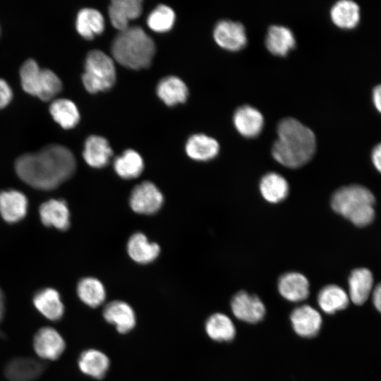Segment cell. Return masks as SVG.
Returning <instances> with one entry per match:
<instances>
[{
	"label": "cell",
	"mask_w": 381,
	"mask_h": 381,
	"mask_svg": "<svg viewBox=\"0 0 381 381\" xmlns=\"http://www.w3.org/2000/svg\"><path fill=\"white\" fill-rule=\"evenodd\" d=\"M231 309L235 318L250 324L262 321L266 314V308L262 300L245 291H240L232 297Z\"/></svg>",
	"instance_id": "52a82bcc"
},
{
	"label": "cell",
	"mask_w": 381,
	"mask_h": 381,
	"mask_svg": "<svg viewBox=\"0 0 381 381\" xmlns=\"http://www.w3.org/2000/svg\"><path fill=\"white\" fill-rule=\"evenodd\" d=\"M371 296L375 308L381 314V282L373 288Z\"/></svg>",
	"instance_id": "74e56055"
},
{
	"label": "cell",
	"mask_w": 381,
	"mask_h": 381,
	"mask_svg": "<svg viewBox=\"0 0 381 381\" xmlns=\"http://www.w3.org/2000/svg\"><path fill=\"white\" fill-rule=\"evenodd\" d=\"M330 18L339 28L350 30L356 28L360 22L359 6L350 0H341L334 4L330 9Z\"/></svg>",
	"instance_id": "d4e9b609"
},
{
	"label": "cell",
	"mask_w": 381,
	"mask_h": 381,
	"mask_svg": "<svg viewBox=\"0 0 381 381\" xmlns=\"http://www.w3.org/2000/svg\"><path fill=\"white\" fill-rule=\"evenodd\" d=\"M158 97L168 106L183 103L187 99L188 90L183 81L176 76L162 78L157 85Z\"/></svg>",
	"instance_id": "484cf974"
},
{
	"label": "cell",
	"mask_w": 381,
	"mask_h": 381,
	"mask_svg": "<svg viewBox=\"0 0 381 381\" xmlns=\"http://www.w3.org/2000/svg\"><path fill=\"white\" fill-rule=\"evenodd\" d=\"M141 13L140 0H114L109 6L110 22L119 31L128 28L129 21L138 18Z\"/></svg>",
	"instance_id": "2e32d148"
},
{
	"label": "cell",
	"mask_w": 381,
	"mask_h": 381,
	"mask_svg": "<svg viewBox=\"0 0 381 381\" xmlns=\"http://www.w3.org/2000/svg\"><path fill=\"white\" fill-rule=\"evenodd\" d=\"M65 346L61 335L50 327L40 328L34 336V350L43 360L57 359L64 352Z\"/></svg>",
	"instance_id": "30bf717a"
},
{
	"label": "cell",
	"mask_w": 381,
	"mask_h": 381,
	"mask_svg": "<svg viewBox=\"0 0 381 381\" xmlns=\"http://www.w3.org/2000/svg\"><path fill=\"white\" fill-rule=\"evenodd\" d=\"M112 155V149L106 138L91 135L85 140L83 157L90 167L97 169L105 167Z\"/></svg>",
	"instance_id": "ac0fdd59"
},
{
	"label": "cell",
	"mask_w": 381,
	"mask_h": 381,
	"mask_svg": "<svg viewBox=\"0 0 381 381\" xmlns=\"http://www.w3.org/2000/svg\"><path fill=\"white\" fill-rule=\"evenodd\" d=\"M277 133L272 155L277 162L298 168L311 159L316 150V138L310 128L296 119L285 118L279 122Z\"/></svg>",
	"instance_id": "7a4b0ae2"
},
{
	"label": "cell",
	"mask_w": 381,
	"mask_h": 381,
	"mask_svg": "<svg viewBox=\"0 0 381 381\" xmlns=\"http://www.w3.org/2000/svg\"><path fill=\"white\" fill-rule=\"evenodd\" d=\"M82 81L90 93L105 91L116 81V68L111 57L100 50L90 52L85 59Z\"/></svg>",
	"instance_id": "5b68a950"
},
{
	"label": "cell",
	"mask_w": 381,
	"mask_h": 381,
	"mask_svg": "<svg viewBox=\"0 0 381 381\" xmlns=\"http://www.w3.org/2000/svg\"><path fill=\"white\" fill-rule=\"evenodd\" d=\"M77 294L84 303L92 308L101 305L106 297L102 283L94 277L82 279L78 284Z\"/></svg>",
	"instance_id": "d6a6232c"
},
{
	"label": "cell",
	"mask_w": 381,
	"mask_h": 381,
	"mask_svg": "<svg viewBox=\"0 0 381 381\" xmlns=\"http://www.w3.org/2000/svg\"><path fill=\"white\" fill-rule=\"evenodd\" d=\"M144 162L140 155L133 150H126L114 161V169L123 179H133L140 175Z\"/></svg>",
	"instance_id": "1f68e13d"
},
{
	"label": "cell",
	"mask_w": 381,
	"mask_h": 381,
	"mask_svg": "<svg viewBox=\"0 0 381 381\" xmlns=\"http://www.w3.org/2000/svg\"><path fill=\"white\" fill-rule=\"evenodd\" d=\"M127 252L133 261L139 264H147L158 257L160 248L157 243L150 242L145 235L138 232L129 238Z\"/></svg>",
	"instance_id": "603a6c76"
},
{
	"label": "cell",
	"mask_w": 381,
	"mask_h": 381,
	"mask_svg": "<svg viewBox=\"0 0 381 381\" xmlns=\"http://www.w3.org/2000/svg\"><path fill=\"white\" fill-rule=\"evenodd\" d=\"M45 370V363L27 357L11 360L6 365L5 375L10 381H35Z\"/></svg>",
	"instance_id": "8fae6325"
},
{
	"label": "cell",
	"mask_w": 381,
	"mask_h": 381,
	"mask_svg": "<svg viewBox=\"0 0 381 381\" xmlns=\"http://www.w3.org/2000/svg\"><path fill=\"white\" fill-rule=\"evenodd\" d=\"M213 37L220 47L231 52L239 51L247 44L245 28L239 22L229 20L219 21L214 26Z\"/></svg>",
	"instance_id": "9c48e42d"
},
{
	"label": "cell",
	"mask_w": 381,
	"mask_h": 381,
	"mask_svg": "<svg viewBox=\"0 0 381 381\" xmlns=\"http://www.w3.org/2000/svg\"><path fill=\"white\" fill-rule=\"evenodd\" d=\"M265 46L272 54L285 56L296 46V39L292 31L283 25H273L265 37Z\"/></svg>",
	"instance_id": "44dd1931"
},
{
	"label": "cell",
	"mask_w": 381,
	"mask_h": 381,
	"mask_svg": "<svg viewBox=\"0 0 381 381\" xmlns=\"http://www.w3.org/2000/svg\"><path fill=\"white\" fill-rule=\"evenodd\" d=\"M261 195L267 202L277 203L289 194L287 181L280 174L270 172L265 174L260 183Z\"/></svg>",
	"instance_id": "f1b7e54d"
},
{
	"label": "cell",
	"mask_w": 381,
	"mask_h": 381,
	"mask_svg": "<svg viewBox=\"0 0 381 381\" xmlns=\"http://www.w3.org/2000/svg\"><path fill=\"white\" fill-rule=\"evenodd\" d=\"M317 302L320 310L329 315L346 309L350 302L348 293L341 286L329 284L318 292Z\"/></svg>",
	"instance_id": "7402d4cb"
},
{
	"label": "cell",
	"mask_w": 381,
	"mask_h": 381,
	"mask_svg": "<svg viewBox=\"0 0 381 381\" xmlns=\"http://www.w3.org/2000/svg\"><path fill=\"white\" fill-rule=\"evenodd\" d=\"M277 287L280 295L290 302L303 301L310 294L308 279L297 272L283 274L278 279Z\"/></svg>",
	"instance_id": "7c38bea8"
},
{
	"label": "cell",
	"mask_w": 381,
	"mask_h": 381,
	"mask_svg": "<svg viewBox=\"0 0 381 381\" xmlns=\"http://www.w3.org/2000/svg\"><path fill=\"white\" fill-rule=\"evenodd\" d=\"M28 199L20 191L8 190L0 192V214L8 223L21 220L27 214Z\"/></svg>",
	"instance_id": "9a60e30c"
},
{
	"label": "cell",
	"mask_w": 381,
	"mask_h": 381,
	"mask_svg": "<svg viewBox=\"0 0 381 381\" xmlns=\"http://www.w3.org/2000/svg\"><path fill=\"white\" fill-rule=\"evenodd\" d=\"M42 68L36 61L27 59L20 68V80L23 89L28 94L36 96Z\"/></svg>",
	"instance_id": "d590c367"
},
{
	"label": "cell",
	"mask_w": 381,
	"mask_h": 381,
	"mask_svg": "<svg viewBox=\"0 0 381 381\" xmlns=\"http://www.w3.org/2000/svg\"><path fill=\"white\" fill-rule=\"evenodd\" d=\"M40 216L42 222L47 226L66 230L70 226V212L63 200L51 199L41 205Z\"/></svg>",
	"instance_id": "d6986e66"
},
{
	"label": "cell",
	"mask_w": 381,
	"mask_h": 381,
	"mask_svg": "<svg viewBox=\"0 0 381 381\" xmlns=\"http://www.w3.org/2000/svg\"><path fill=\"white\" fill-rule=\"evenodd\" d=\"M49 112L54 120L65 129L75 127L79 122L80 113L73 102L65 98L52 101Z\"/></svg>",
	"instance_id": "f546056e"
},
{
	"label": "cell",
	"mask_w": 381,
	"mask_h": 381,
	"mask_svg": "<svg viewBox=\"0 0 381 381\" xmlns=\"http://www.w3.org/2000/svg\"><path fill=\"white\" fill-rule=\"evenodd\" d=\"M104 319L114 324L118 332L126 333L135 325V315L133 308L121 301H114L108 303L103 312Z\"/></svg>",
	"instance_id": "ffe728a7"
},
{
	"label": "cell",
	"mask_w": 381,
	"mask_h": 381,
	"mask_svg": "<svg viewBox=\"0 0 381 381\" xmlns=\"http://www.w3.org/2000/svg\"><path fill=\"white\" fill-rule=\"evenodd\" d=\"M375 202V197L368 188L355 184L336 190L331 199V206L354 225L365 226L374 219Z\"/></svg>",
	"instance_id": "277c9868"
},
{
	"label": "cell",
	"mask_w": 381,
	"mask_h": 381,
	"mask_svg": "<svg viewBox=\"0 0 381 381\" xmlns=\"http://www.w3.org/2000/svg\"><path fill=\"white\" fill-rule=\"evenodd\" d=\"M164 196L159 189L150 181H143L136 185L130 196V206L136 213L152 214L162 206Z\"/></svg>",
	"instance_id": "8992f818"
},
{
	"label": "cell",
	"mask_w": 381,
	"mask_h": 381,
	"mask_svg": "<svg viewBox=\"0 0 381 381\" xmlns=\"http://www.w3.org/2000/svg\"><path fill=\"white\" fill-rule=\"evenodd\" d=\"M109 365L108 357L96 349L83 351L78 360V366L85 375L101 379L106 374Z\"/></svg>",
	"instance_id": "4dcf8cb0"
},
{
	"label": "cell",
	"mask_w": 381,
	"mask_h": 381,
	"mask_svg": "<svg viewBox=\"0 0 381 381\" xmlns=\"http://www.w3.org/2000/svg\"><path fill=\"white\" fill-rule=\"evenodd\" d=\"M33 304L38 312L49 320H60L64 312L59 292L52 288L39 290L33 296Z\"/></svg>",
	"instance_id": "e0dca14e"
},
{
	"label": "cell",
	"mask_w": 381,
	"mask_h": 381,
	"mask_svg": "<svg viewBox=\"0 0 381 381\" xmlns=\"http://www.w3.org/2000/svg\"><path fill=\"white\" fill-rule=\"evenodd\" d=\"M205 331L210 338L216 341H231L236 334L232 320L226 314L216 313L205 322Z\"/></svg>",
	"instance_id": "83f0119b"
},
{
	"label": "cell",
	"mask_w": 381,
	"mask_h": 381,
	"mask_svg": "<svg viewBox=\"0 0 381 381\" xmlns=\"http://www.w3.org/2000/svg\"><path fill=\"white\" fill-rule=\"evenodd\" d=\"M76 162L72 152L58 144L19 157L15 163L18 177L30 186L42 190L57 188L73 176Z\"/></svg>",
	"instance_id": "6da1fadb"
},
{
	"label": "cell",
	"mask_w": 381,
	"mask_h": 381,
	"mask_svg": "<svg viewBox=\"0 0 381 381\" xmlns=\"http://www.w3.org/2000/svg\"><path fill=\"white\" fill-rule=\"evenodd\" d=\"M371 159L374 167L381 174V143L373 149Z\"/></svg>",
	"instance_id": "f35d334b"
},
{
	"label": "cell",
	"mask_w": 381,
	"mask_h": 381,
	"mask_svg": "<svg viewBox=\"0 0 381 381\" xmlns=\"http://www.w3.org/2000/svg\"><path fill=\"white\" fill-rule=\"evenodd\" d=\"M373 276L367 268L353 270L348 279L350 301L355 305L364 304L372 294L373 290Z\"/></svg>",
	"instance_id": "5bb4252c"
},
{
	"label": "cell",
	"mask_w": 381,
	"mask_h": 381,
	"mask_svg": "<svg viewBox=\"0 0 381 381\" xmlns=\"http://www.w3.org/2000/svg\"><path fill=\"white\" fill-rule=\"evenodd\" d=\"M290 321L295 333L303 338L315 337L322 325L320 313L308 304L295 308L290 314Z\"/></svg>",
	"instance_id": "ba28073f"
},
{
	"label": "cell",
	"mask_w": 381,
	"mask_h": 381,
	"mask_svg": "<svg viewBox=\"0 0 381 381\" xmlns=\"http://www.w3.org/2000/svg\"><path fill=\"white\" fill-rule=\"evenodd\" d=\"M155 53L153 40L138 26L120 31L111 45V54L121 66L139 70L149 67Z\"/></svg>",
	"instance_id": "3957f363"
},
{
	"label": "cell",
	"mask_w": 381,
	"mask_h": 381,
	"mask_svg": "<svg viewBox=\"0 0 381 381\" xmlns=\"http://www.w3.org/2000/svg\"><path fill=\"white\" fill-rule=\"evenodd\" d=\"M219 145L213 138L198 133L191 135L186 144L188 156L196 161H208L219 153Z\"/></svg>",
	"instance_id": "cb8c5ba5"
},
{
	"label": "cell",
	"mask_w": 381,
	"mask_h": 381,
	"mask_svg": "<svg viewBox=\"0 0 381 381\" xmlns=\"http://www.w3.org/2000/svg\"><path fill=\"white\" fill-rule=\"evenodd\" d=\"M233 123L236 131L246 138H255L262 131L264 117L256 108L243 105L235 111Z\"/></svg>",
	"instance_id": "4fadbf2b"
},
{
	"label": "cell",
	"mask_w": 381,
	"mask_h": 381,
	"mask_svg": "<svg viewBox=\"0 0 381 381\" xmlns=\"http://www.w3.org/2000/svg\"><path fill=\"white\" fill-rule=\"evenodd\" d=\"M59 76L49 68H42L36 96L43 101L52 99L61 90Z\"/></svg>",
	"instance_id": "e575fe53"
},
{
	"label": "cell",
	"mask_w": 381,
	"mask_h": 381,
	"mask_svg": "<svg viewBox=\"0 0 381 381\" xmlns=\"http://www.w3.org/2000/svg\"><path fill=\"white\" fill-rule=\"evenodd\" d=\"M13 97V91L9 84L0 78V109L7 106Z\"/></svg>",
	"instance_id": "8d00e7d4"
},
{
	"label": "cell",
	"mask_w": 381,
	"mask_h": 381,
	"mask_svg": "<svg viewBox=\"0 0 381 381\" xmlns=\"http://www.w3.org/2000/svg\"><path fill=\"white\" fill-rule=\"evenodd\" d=\"M175 18L174 11L169 6L161 4L149 14L147 23L154 32H165L173 27Z\"/></svg>",
	"instance_id": "836d02e7"
},
{
	"label": "cell",
	"mask_w": 381,
	"mask_h": 381,
	"mask_svg": "<svg viewBox=\"0 0 381 381\" xmlns=\"http://www.w3.org/2000/svg\"><path fill=\"white\" fill-rule=\"evenodd\" d=\"M372 99L374 107L381 114V84L375 86L373 90Z\"/></svg>",
	"instance_id": "ab89813d"
},
{
	"label": "cell",
	"mask_w": 381,
	"mask_h": 381,
	"mask_svg": "<svg viewBox=\"0 0 381 381\" xmlns=\"http://www.w3.org/2000/svg\"><path fill=\"white\" fill-rule=\"evenodd\" d=\"M75 28L83 37L92 40L103 32L104 19L102 13L96 9L83 8L77 14Z\"/></svg>",
	"instance_id": "4316f807"
}]
</instances>
